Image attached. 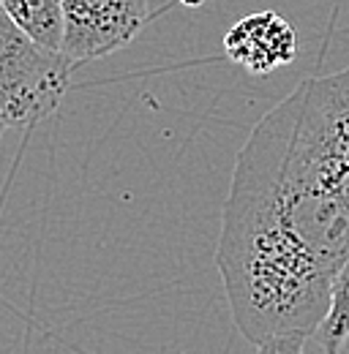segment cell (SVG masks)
<instances>
[{"label": "cell", "mask_w": 349, "mask_h": 354, "mask_svg": "<svg viewBox=\"0 0 349 354\" xmlns=\"http://www.w3.org/2000/svg\"><path fill=\"white\" fill-rule=\"evenodd\" d=\"M349 259V207L298 126L292 93L238 153L221 207L216 265L243 338L311 335Z\"/></svg>", "instance_id": "cell-1"}, {"label": "cell", "mask_w": 349, "mask_h": 354, "mask_svg": "<svg viewBox=\"0 0 349 354\" xmlns=\"http://www.w3.org/2000/svg\"><path fill=\"white\" fill-rule=\"evenodd\" d=\"M71 63L28 39L0 6V115L8 126H36L60 106Z\"/></svg>", "instance_id": "cell-2"}, {"label": "cell", "mask_w": 349, "mask_h": 354, "mask_svg": "<svg viewBox=\"0 0 349 354\" xmlns=\"http://www.w3.org/2000/svg\"><path fill=\"white\" fill-rule=\"evenodd\" d=\"M292 98L308 147L349 207V66L303 80L292 90Z\"/></svg>", "instance_id": "cell-3"}, {"label": "cell", "mask_w": 349, "mask_h": 354, "mask_svg": "<svg viewBox=\"0 0 349 354\" xmlns=\"http://www.w3.org/2000/svg\"><path fill=\"white\" fill-rule=\"evenodd\" d=\"M60 55L80 66L107 57L136 39L147 22V0H60Z\"/></svg>", "instance_id": "cell-4"}, {"label": "cell", "mask_w": 349, "mask_h": 354, "mask_svg": "<svg viewBox=\"0 0 349 354\" xmlns=\"http://www.w3.org/2000/svg\"><path fill=\"white\" fill-rule=\"evenodd\" d=\"M224 52L246 74L267 77L298 57V30L276 11H257L226 30Z\"/></svg>", "instance_id": "cell-5"}, {"label": "cell", "mask_w": 349, "mask_h": 354, "mask_svg": "<svg viewBox=\"0 0 349 354\" xmlns=\"http://www.w3.org/2000/svg\"><path fill=\"white\" fill-rule=\"evenodd\" d=\"M11 22L39 46L60 52L63 39V11L60 0H0Z\"/></svg>", "instance_id": "cell-6"}, {"label": "cell", "mask_w": 349, "mask_h": 354, "mask_svg": "<svg viewBox=\"0 0 349 354\" xmlns=\"http://www.w3.org/2000/svg\"><path fill=\"white\" fill-rule=\"evenodd\" d=\"M349 333V259L339 267L333 286H330V303L325 310V319L319 322L311 341L322 349V354H336L344 335Z\"/></svg>", "instance_id": "cell-7"}, {"label": "cell", "mask_w": 349, "mask_h": 354, "mask_svg": "<svg viewBox=\"0 0 349 354\" xmlns=\"http://www.w3.org/2000/svg\"><path fill=\"white\" fill-rule=\"evenodd\" d=\"M305 335H276L257 344V354H305Z\"/></svg>", "instance_id": "cell-8"}, {"label": "cell", "mask_w": 349, "mask_h": 354, "mask_svg": "<svg viewBox=\"0 0 349 354\" xmlns=\"http://www.w3.org/2000/svg\"><path fill=\"white\" fill-rule=\"evenodd\" d=\"M336 354H349V333L344 335V341H341V346H339V352Z\"/></svg>", "instance_id": "cell-9"}, {"label": "cell", "mask_w": 349, "mask_h": 354, "mask_svg": "<svg viewBox=\"0 0 349 354\" xmlns=\"http://www.w3.org/2000/svg\"><path fill=\"white\" fill-rule=\"evenodd\" d=\"M8 129H11V126H8V120H6L3 115H0V139L6 136V131H8Z\"/></svg>", "instance_id": "cell-10"}, {"label": "cell", "mask_w": 349, "mask_h": 354, "mask_svg": "<svg viewBox=\"0 0 349 354\" xmlns=\"http://www.w3.org/2000/svg\"><path fill=\"white\" fill-rule=\"evenodd\" d=\"M180 3H183V6H191V8H194V6H202L205 0H180Z\"/></svg>", "instance_id": "cell-11"}]
</instances>
